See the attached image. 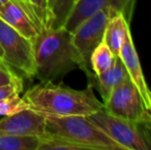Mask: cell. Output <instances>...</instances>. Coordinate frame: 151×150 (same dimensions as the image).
I'll return each instance as SVG.
<instances>
[{
  "label": "cell",
  "mask_w": 151,
  "mask_h": 150,
  "mask_svg": "<svg viewBox=\"0 0 151 150\" xmlns=\"http://www.w3.org/2000/svg\"><path fill=\"white\" fill-rule=\"evenodd\" d=\"M23 97L29 108L44 115L88 116L104 109V103L97 99L91 83L84 90H74L54 81H41Z\"/></svg>",
  "instance_id": "obj_1"
},
{
  "label": "cell",
  "mask_w": 151,
  "mask_h": 150,
  "mask_svg": "<svg viewBox=\"0 0 151 150\" xmlns=\"http://www.w3.org/2000/svg\"><path fill=\"white\" fill-rule=\"evenodd\" d=\"M36 75L41 81H55L79 68L86 72L81 57L72 41V33L61 28H42L33 41Z\"/></svg>",
  "instance_id": "obj_2"
},
{
  "label": "cell",
  "mask_w": 151,
  "mask_h": 150,
  "mask_svg": "<svg viewBox=\"0 0 151 150\" xmlns=\"http://www.w3.org/2000/svg\"><path fill=\"white\" fill-rule=\"evenodd\" d=\"M45 133L61 136L84 150H124L83 115H45Z\"/></svg>",
  "instance_id": "obj_3"
},
{
  "label": "cell",
  "mask_w": 151,
  "mask_h": 150,
  "mask_svg": "<svg viewBox=\"0 0 151 150\" xmlns=\"http://www.w3.org/2000/svg\"><path fill=\"white\" fill-rule=\"evenodd\" d=\"M88 117L124 150H151V121L127 120L104 109Z\"/></svg>",
  "instance_id": "obj_4"
},
{
  "label": "cell",
  "mask_w": 151,
  "mask_h": 150,
  "mask_svg": "<svg viewBox=\"0 0 151 150\" xmlns=\"http://www.w3.org/2000/svg\"><path fill=\"white\" fill-rule=\"evenodd\" d=\"M0 45L6 65L20 75L32 78L36 75L33 42L23 36L0 19Z\"/></svg>",
  "instance_id": "obj_5"
},
{
  "label": "cell",
  "mask_w": 151,
  "mask_h": 150,
  "mask_svg": "<svg viewBox=\"0 0 151 150\" xmlns=\"http://www.w3.org/2000/svg\"><path fill=\"white\" fill-rule=\"evenodd\" d=\"M116 14H119L113 8L106 6L84 20L72 32V41L83 61L86 75L93 73L90 65L91 52L104 40L106 27Z\"/></svg>",
  "instance_id": "obj_6"
},
{
  "label": "cell",
  "mask_w": 151,
  "mask_h": 150,
  "mask_svg": "<svg viewBox=\"0 0 151 150\" xmlns=\"http://www.w3.org/2000/svg\"><path fill=\"white\" fill-rule=\"evenodd\" d=\"M104 110L116 117L133 121H151V112L131 78L127 77L104 103Z\"/></svg>",
  "instance_id": "obj_7"
},
{
  "label": "cell",
  "mask_w": 151,
  "mask_h": 150,
  "mask_svg": "<svg viewBox=\"0 0 151 150\" xmlns=\"http://www.w3.org/2000/svg\"><path fill=\"white\" fill-rule=\"evenodd\" d=\"M136 3L137 0H78L65 22L64 28L72 33L84 20L106 6L113 8L131 23Z\"/></svg>",
  "instance_id": "obj_8"
},
{
  "label": "cell",
  "mask_w": 151,
  "mask_h": 150,
  "mask_svg": "<svg viewBox=\"0 0 151 150\" xmlns=\"http://www.w3.org/2000/svg\"><path fill=\"white\" fill-rule=\"evenodd\" d=\"M45 133V115L28 108L0 119V135L41 136Z\"/></svg>",
  "instance_id": "obj_9"
},
{
  "label": "cell",
  "mask_w": 151,
  "mask_h": 150,
  "mask_svg": "<svg viewBox=\"0 0 151 150\" xmlns=\"http://www.w3.org/2000/svg\"><path fill=\"white\" fill-rule=\"evenodd\" d=\"M119 57L127 68V74H129L131 80L141 94L146 108L151 112V90L146 83L145 77H144L143 71H142L139 56L137 54L133 38H132L131 29L127 33L123 45L120 50Z\"/></svg>",
  "instance_id": "obj_10"
},
{
  "label": "cell",
  "mask_w": 151,
  "mask_h": 150,
  "mask_svg": "<svg viewBox=\"0 0 151 150\" xmlns=\"http://www.w3.org/2000/svg\"><path fill=\"white\" fill-rule=\"evenodd\" d=\"M0 19L32 42L41 30L30 12L14 0L0 5Z\"/></svg>",
  "instance_id": "obj_11"
},
{
  "label": "cell",
  "mask_w": 151,
  "mask_h": 150,
  "mask_svg": "<svg viewBox=\"0 0 151 150\" xmlns=\"http://www.w3.org/2000/svg\"><path fill=\"white\" fill-rule=\"evenodd\" d=\"M127 77H129V74L119 56H115L113 64L107 71L99 75L93 72L88 75V83L93 85V90L96 88L98 90L103 103L108 100L111 93Z\"/></svg>",
  "instance_id": "obj_12"
},
{
  "label": "cell",
  "mask_w": 151,
  "mask_h": 150,
  "mask_svg": "<svg viewBox=\"0 0 151 150\" xmlns=\"http://www.w3.org/2000/svg\"><path fill=\"white\" fill-rule=\"evenodd\" d=\"M129 30V23L120 14L113 17L108 23L104 34V42L109 46L114 56H119Z\"/></svg>",
  "instance_id": "obj_13"
},
{
  "label": "cell",
  "mask_w": 151,
  "mask_h": 150,
  "mask_svg": "<svg viewBox=\"0 0 151 150\" xmlns=\"http://www.w3.org/2000/svg\"><path fill=\"white\" fill-rule=\"evenodd\" d=\"M78 0H48L50 23L47 28L64 27L69 14Z\"/></svg>",
  "instance_id": "obj_14"
},
{
  "label": "cell",
  "mask_w": 151,
  "mask_h": 150,
  "mask_svg": "<svg viewBox=\"0 0 151 150\" xmlns=\"http://www.w3.org/2000/svg\"><path fill=\"white\" fill-rule=\"evenodd\" d=\"M114 54L111 52L109 46L104 42V40L93 50L90 59V65L91 71L99 75L107 71L114 62Z\"/></svg>",
  "instance_id": "obj_15"
},
{
  "label": "cell",
  "mask_w": 151,
  "mask_h": 150,
  "mask_svg": "<svg viewBox=\"0 0 151 150\" xmlns=\"http://www.w3.org/2000/svg\"><path fill=\"white\" fill-rule=\"evenodd\" d=\"M39 136L0 135V150H38Z\"/></svg>",
  "instance_id": "obj_16"
},
{
  "label": "cell",
  "mask_w": 151,
  "mask_h": 150,
  "mask_svg": "<svg viewBox=\"0 0 151 150\" xmlns=\"http://www.w3.org/2000/svg\"><path fill=\"white\" fill-rule=\"evenodd\" d=\"M39 138L38 150H84L80 145L50 133H44Z\"/></svg>",
  "instance_id": "obj_17"
},
{
  "label": "cell",
  "mask_w": 151,
  "mask_h": 150,
  "mask_svg": "<svg viewBox=\"0 0 151 150\" xmlns=\"http://www.w3.org/2000/svg\"><path fill=\"white\" fill-rule=\"evenodd\" d=\"M32 17L40 29L47 28L50 23L48 0H25Z\"/></svg>",
  "instance_id": "obj_18"
},
{
  "label": "cell",
  "mask_w": 151,
  "mask_h": 150,
  "mask_svg": "<svg viewBox=\"0 0 151 150\" xmlns=\"http://www.w3.org/2000/svg\"><path fill=\"white\" fill-rule=\"evenodd\" d=\"M28 108V103L26 102L24 97H21V95H12L3 100H0V115L1 116L12 115Z\"/></svg>",
  "instance_id": "obj_19"
},
{
  "label": "cell",
  "mask_w": 151,
  "mask_h": 150,
  "mask_svg": "<svg viewBox=\"0 0 151 150\" xmlns=\"http://www.w3.org/2000/svg\"><path fill=\"white\" fill-rule=\"evenodd\" d=\"M23 90H24L23 78H20L10 83L4 84V85H0V100H3L12 95H21Z\"/></svg>",
  "instance_id": "obj_20"
},
{
  "label": "cell",
  "mask_w": 151,
  "mask_h": 150,
  "mask_svg": "<svg viewBox=\"0 0 151 150\" xmlns=\"http://www.w3.org/2000/svg\"><path fill=\"white\" fill-rule=\"evenodd\" d=\"M20 78H22V76L18 74L16 71L0 67V85H4V84L14 82L16 80L20 79Z\"/></svg>",
  "instance_id": "obj_21"
},
{
  "label": "cell",
  "mask_w": 151,
  "mask_h": 150,
  "mask_svg": "<svg viewBox=\"0 0 151 150\" xmlns=\"http://www.w3.org/2000/svg\"><path fill=\"white\" fill-rule=\"evenodd\" d=\"M0 67H1V68H5V69H12L6 65L5 61H4V55H3V50H2L1 45H0Z\"/></svg>",
  "instance_id": "obj_22"
},
{
  "label": "cell",
  "mask_w": 151,
  "mask_h": 150,
  "mask_svg": "<svg viewBox=\"0 0 151 150\" xmlns=\"http://www.w3.org/2000/svg\"><path fill=\"white\" fill-rule=\"evenodd\" d=\"M14 1H17V2H18V3H20L22 6H24V7L26 8V9L28 10L29 12H30V10H29V8H28V6H27L26 1H25V0H14ZM30 14H31V12H30ZM35 22H36V21H35ZM37 25H38V24H37Z\"/></svg>",
  "instance_id": "obj_23"
},
{
  "label": "cell",
  "mask_w": 151,
  "mask_h": 150,
  "mask_svg": "<svg viewBox=\"0 0 151 150\" xmlns=\"http://www.w3.org/2000/svg\"><path fill=\"white\" fill-rule=\"evenodd\" d=\"M9 0H0V5H2V4L6 3V2H8Z\"/></svg>",
  "instance_id": "obj_24"
}]
</instances>
